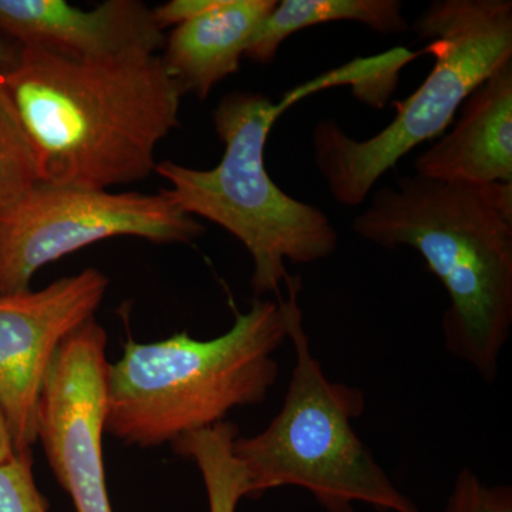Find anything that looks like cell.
Returning a JSON list of instances; mask_svg holds the SVG:
<instances>
[{
	"instance_id": "6da1fadb",
	"label": "cell",
	"mask_w": 512,
	"mask_h": 512,
	"mask_svg": "<svg viewBox=\"0 0 512 512\" xmlns=\"http://www.w3.org/2000/svg\"><path fill=\"white\" fill-rule=\"evenodd\" d=\"M0 80L40 183L107 190L146 180L180 121L184 92L157 55L84 60L22 47Z\"/></svg>"
},
{
	"instance_id": "7a4b0ae2",
	"label": "cell",
	"mask_w": 512,
	"mask_h": 512,
	"mask_svg": "<svg viewBox=\"0 0 512 512\" xmlns=\"http://www.w3.org/2000/svg\"><path fill=\"white\" fill-rule=\"evenodd\" d=\"M353 231L377 247L423 256L450 298L446 349L494 383L512 326V183L406 175L373 194Z\"/></svg>"
},
{
	"instance_id": "3957f363",
	"label": "cell",
	"mask_w": 512,
	"mask_h": 512,
	"mask_svg": "<svg viewBox=\"0 0 512 512\" xmlns=\"http://www.w3.org/2000/svg\"><path fill=\"white\" fill-rule=\"evenodd\" d=\"M286 339L281 298L256 299L214 339L181 332L153 343L128 340L107 373V433L128 446H163L222 423L238 407L264 403Z\"/></svg>"
},
{
	"instance_id": "277c9868",
	"label": "cell",
	"mask_w": 512,
	"mask_h": 512,
	"mask_svg": "<svg viewBox=\"0 0 512 512\" xmlns=\"http://www.w3.org/2000/svg\"><path fill=\"white\" fill-rule=\"evenodd\" d=\"M298 100L295 90L279 104L259 93L227 94L212 114L225 147L220 164L211 170L173 161L156 165V173L170 183L161 191L164 197L185 214L220 225L248 249L256 296H279L281 285L292 279L286 261L312 264L338 249V232L326 214L289 197L266 171L271 128Z\"/></svg>"
},
{
	"instance_id": "5b68a950",
	"label": "cell",
	"mask_w": 512,
	"mask_h": 512,
	"mask_svg": "<svg viewBox=\"0 0 512 512\" xmlns=\"http://www.w3.org/2000/svg\"><path fill=\"white\" fill-rule=\"evenodd\" d=\"M286 288L288 339L296 362L281 412L261 433L234 441L247 474V498L299 487L325 512H355L357 503L380 512H421L356 434L353 421L365 413V394L330 382L313 356L298 305L301 281L292 278Z\"/></svg>"
},
{
	"instance_id": "8992f818",
	"label": "cell",
	"mask_w": 512,
	"mask_h": 512,
	"mask_svg": "<svg viewBox=\"0 0 512 512\" xmlns=\"http://www.w3.org/2000/svg\"><path fill=\"white\" fill-rule=\"evenodd\" d=\"M413 32L429 40L434 66L380 133L355 140L333 120L313 128V158L330 194L346 207L362 205L377 181L421 143L441 136L474 90L512 62L511 0H436Z\"/></svg>"
},
{
	"instance_id": "52a82bcc",
	"label": "cell",
	"mask_w": 512,
	"mask_h": 512,
	"mask_svg": "<svg viewBox=\"0 0 512 512\" xmlns=\"http://www.w3.org/2000/svg\"><path fill=\"white\" fill-rule=\"evenodd\" d=\"M204 225L163 194L37 183L0 212V295L29 291L37 271L104 239L190 244Z\"/></svg>"
},
{
	"instance_id": "ba28073f",
	"label": "cell",
	"mask_w": 512,
	"mask_h": 512,
	"mask_svg": "<svg viewBox=\"0 0 512 512\" xmlns=\"http://www.w3.org/2000/svg\"><path fill=\"white\" fill-rule=\"evenodd\" d=\"M107 340L96 319L64 340L37 409V441L76 512H113L103 458L110 366Z\"/></svg>"
},
{
	"instance_id": "9c48e42d",
	"label": "cell",
	"mask_w": 512,
	"mask_h": 512,
	"mask_svg": "<svg viewBox=\"0 0 512 512\" xmlns=\"http://www.w3.org/2000/svg\"><path fill=\"white\" fill-rule=\"evenodd\" d=\"M109 278L96 268L40 291L0 295V410L16 453L37 443V409L57 350L94 319Z\"/></svg>"
},
{
	"instance_id": "30bf717a",
	"label": "cell",
	"mask_w": 512,
	"mask_h": 512,
	"mask_svg": "<svg viewBox=\"0 0 512 512\" xmlns=\"http://www.w3.org/2000/svg\"><path fill=\"white\" fill-rule=\"evenodd\" d=\"M0 33L20 47L84 60L153 56L165 45L153 9L138 0H107L92 10L64 0H0Z\"/></svg>"
},
{
	"instance_id": "8fae6325",
	"label": "cell",
	"mask_w": 512,
	"mask_h": 512,
	"mask_svg": "<svg viewBox=\"0 0 512 512\" xmlns=\"http://www.w3.org/2000/svg\"><path fill=\"white\" fill-rule=\"evenodd\" d=\"M414 171L443 183H512V62L467 97L456 126L416 158Z\"/></svg>"
},
{
	"instance_id": "7c38bea8",
	"label": "cell",
	"mask_w": 512,
	"mask_h": 512,
	"mask_svg": "<svg viewBox=\"0 0 512 512\" xmlns=\"http://www.w3.org/2000/svg\"><path fill=\"white\" fill-rule=\"evenodd\" d=\"M278 5L276 0H220L200 18L177 26L161 57L184 93L204 100L239 70L251 37Z\"/></svg>"
},
{
	"instance_id": "4fadbf2b",
	"label": "cell",
	"mask_w": 512,
	"mask_h": 512,
	"mask_svg": "<svg viewBox=\"0 0 512 512\" xmlns=\"http://www.w3.org/2000/svg\"><path fill=\"white\" fill-rule=\"evenodd\" d=\"M342 20L362 23L383 35H402L410 29L399 0H284L256 28L244 57L271 64L289 36Z\"/></svg>"
},
{
	"instance_id": "5bb4252c",
	"label": "cell",
	"mask_w": 512,
	"mask_h": 512,
	"mask_svg": "<svg viewBox=\"0 0 512 512\" xmlns=\"http://www.w3.org/2000/svg\"><path fill=\"white\" fill-rule=\"evenodd\" d=\"M238 436L237 424L225 420L171 444L175 453L190 458L200 470L210 512H237L239 501L247 498V474L234 453Z\"/></svg>"
},
{
	"instance_id": "9a60e30c",
	"label": "cell",
	"mask_w": 512,
	"mask_h": 512,
	"mask_svg": "<svg viewBox=\"0 0 512 512\" xmlns=\"http://www.w3.org/2000/svg\"><path fill=\"white\" fill-rule=\"evenodd\" d=\"M35 153L0 80V212L39 183Z\"/></svg>"
},
{
	"instance_id": "2e32d148",
	"label": "cell",
	"mask_w": 512,
	"mask_h": 512,
	"mask_svg": "<svg viewBox=\"0 0 512 512\" xmlns=\"http://www.w3.org/2000/svg\"><path fill=\"white\" fill-rule=\"evenodd\" d=\"M0 512H50L33 476L30 451L0 463Z\"/></svg>"
},
{
	"instance_id": "e0dca14e",
	"label": "cell",
	"mask_w": 512,
	"mask_h": 512,
	"mask_svg": "<svg viewBox=\"0 0 512 512\" xmlns=\"http://www.w3.org/2000/svg\"><path fill=\"white\" fill-rule=\"evenodd\" d=\"M444 512H512V488L484 484L470 468H463Z\"/></svg>"
},
{
	"instance_id": "ac0fdd59",
	"label": "cell",
	"mask_w": 512,
	"mask_h": 512,
	"mask_svg": "<svg viewBox=\"0 0 512 512\" xmlns=\"http://www.w3.org/2000/svg\"><path fill=\"white\" fill-rule=\"evenodd\" d=\"M220 0H171L153 9L154 20L161 30L181 26L200 18L218 6Z\"/></svg>"
},
{
	"instance_id": "d6986e66",
	"label": "cell",
	"mask_w": 512,
	"mask_h": 512,
	"mask_svg": "<svg viewBox=\"0 0 512 512\" xmlns=\"http://www.w3.org/2000/svg\"><path fill=\"white\" fill-rule=\"evenodd\" d=\"M20 49L22 47L18 43L12 42L6 37H0V73H5L18 62Z\"/></svg>"
},
{
	"instance_id": "ffe728a7",
	"label": "cell",
	"mask_w": 512,
	"mask_h": 512,
	"mask_svg": "<svg viewBox=\"0 0 512 512\" xmlns=\"http://www.w3.org/2000/svg\"><path fill=\"white\" fill-rule=\"evenodd\" d=\"M13 454H15V447H13L12 436H10L5 416H3L2 410H0V463L8 460Z\"/></svg>"
}]
</instances>
